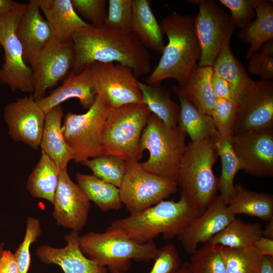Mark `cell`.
Here are the masks:
<instances>
[{
	"mask_svg": "<svg viewBox=\"0 0 273 273\" xmlns=\"http://www.w3.org/2000/svg\"><path fill=\"white\" fill-rule=\"evenodd\" d=\"M72 40L75 50L72 71L75 74L95 62L126 65L137 78L151 71L150 53L130 30L90 24L75 33Z\"/></svg>",
	"mask_w": 273,
	"mask_h": 273,
	"instance_id": "cell-1",
	"label": "cell"
},
{
	"mask_svg": "<svg viewBox=\"0 0 273 273\" xmlns=\"http://www.w3.org/2000/svg\"><path fill=\"white\" fill-rule=\"evenodd\" d=\"M160 26L168 41L147 82L160 83L164 79L172 78L181 84L201 56L196 17L173 12L162 19Z\"/></svg>",
	"mask_w": 273,
	"mask_h": 273,
	"instance_id": "cell-2",
	"label": "cell"
},
{
	"mask_svg": "<svg viewBox=\"0 0 273 273\" xmlns=\"http://www.w3.org/2000/svg\"><path fill=\"white\" fill-rule=\"evenodd\" d=\"M217 138L191 141L186 145L175 177L180 196L201 212L217 196L218 178L212 171L218 156Z\"/></svg>",
	"mask_w": 273,
	"mask_h": 273,
	"instance_id": "cell-3",
	"label": "cell"
},
{
	"mask_svg": "<svg viewBox=\"0 0 273 273\" xmlns=\"http://www.w3.org/2000/svg\"><path fill=\"white\" fill-rule=\"evenodd\" d=\"M202 213L180 196L177 201L164 200L139 212L116 219L109 226L120 229L136 243L145 244L160 234L166 240L178 237Z\"/></svg>",
	"mask_w": 273,
	"mask_h": 273,
	"instance_id": "cell-4",
	"label": "cell"
},
{
	"mask_svg": "<svg viewBox=\"0 0 273 273\" xmlns=\"http://www.w3.org/2000/svg\"><path fill=\"white\" fill-rule=\"evenodd\" d=\"M79 241L84 254L107 267L111 273L126 272L131 267V260H154L158 251L153 241L138 243L120 229L110 226L104 233L90 232L79 236Z\"/></svg>",
	"mask_w": 273,
	"mask_h": 273,
	"instance_id": "cell-5",
	"label": "cell"
},
{
	"mask_svg": "<svg viewBox=\"0 0 273 273\" xmlns=\"http://www.w3.org/2000/svg\"><path fill=\"white\" fill-rule=\"evenodd\" d=\"M151 114L144 104L111 108L104 127L102 154L113 155L125 162H139L143 155L141 136Z\"/></svg>",
	"mask_w": 273,
	"mask_h": 273,
	"instance_id": "cell-6",
	"label": "cell"
},
{
	"mask_svg": "<svg viewBox=\"0 0 273 273\" xmlns=\"http://www.w3.org/2000/svg\"><path fill=\"white\" fill-rule=\"evenodd\" d=\"M187 134L177 125L167 126L151 113L140 139V147L149 152V159L140 163L144 169L157 175L175 177L185 148Z\"/></svg>",
	"mask_w": 273,
	"mask_h": 273,
	"instance_id": "cell-7",
	"label": "cell"
},
{
	"mask_svg": "<svg viewBox=\"0 0 273 273\" xmlns=\"http://www.w3.org/2000/svg\"><path fill=\"white\" fill-rule=\"evenodd\" d=\"M111 109L97 96L85 113L69 112L65 115L62 130L75 163L102 155L103 132Z\"/></svg>",
	"mask_w": 273,
	"mask_h": 273,
	"instance_id": "cell-8",
	"label": "cell"
},
{
	"mask_svg": "<svg viewBox=\"0 0 273 273\" xmlns=\"http://www.w3.org/2000/svg\"><path fill=\"white\" fill-rule=\"evenodd\" d=\"M27 4L20 3L12 11L0 17V44L4 52V63L0 68V83L12 91L33 93L34 80L31 67L24 59L23 49L16 29Z\"/></svg>",
	"mask_w": 273,
	"mask_h": 273,
	"instance_id": "cell-9",
	"label": "cell"
},
{
	"mask_svg": "<svg viewBox=\"0 0 273 273\" xmlns=\"http://www.w3.org/2000/svg\"><path fill=\"white\" fill-rule=\"evenodd\" d=\"M175 177L157 175L143 169L137 161L126 162L120 197L130 214L143 211L164 200L177 191Z\"/></svg>",
	"mask_w": 273,
	"mask_h": 273,
	"instance_id": "cell-10",
	"label": "cell"
},
{
	"mask_svg": "<svg viewBox=\"0 0 273 273\" xmlns=\"http://www.w3.org/2000/svg\"><path fill=\"white\" fill-rule=\"evenodd\" d=\"M97 96L111 108L144 104L132 69L120 63L95 62L89 66Z\"/></svg>",
	"mask_w": 273,
	"mask_h": 273,
	"instance_id": "cell-11",
	"label": "cell"
},
{
	"mask_svg": "<svg viewBox=\"0 0 273 273\" xmlns=\"http://www.w3.org/2000/svg\"><path fill=\"white\" fill-rule=\"evenodd\" d=\"M198 5L196 27L201 47L198 65L212 66L225 41L231 39L235 25L230 16L212 0L188 1Z\"/></svg>",
	"mask_w": 273,
	"mask_h": 273,
	"instance_id": "cell-12",
	"label": "cell"
},
{
	"mask_svg": "<svg viewBox=\"0 0 273 273\" xmlns=\"http://www.w3.org/2000/svg\"><path fill=\"white\" fill-rule=\"evenodd\" d=\"M271 128H273V81L251 79L236 104L233 134Z\"/></svg>",
	"mask_w": 273,
	"mask_h": 273,
	"instance_id": "cell-13",
	"label": "cell"
},
{
	"mask_svg": "<svg viewBox=\"0 0 273 273\" xmlns=\"http://www.w3.org/2000/svg\"><path fill=\"white\" fill-rule=\"evenodd\" d=\"M230 142L240 170L254 176H273V128L234 134Z\"/></svg>",
	"mask_w": 273,
	"mask_h": 273,
	"instance_id": "cell-14",
	"label": "cell"
},
{
	"mask_svg": "<svg viewBox=\"0 0 273 273\" xmlns=\"http://www.w3.org/2000/svg\"><path fill=\"white\" fill-rule=\"evenodd\" d=\"M75 61L72 40L59 41L54 37L47 44L31 67L34 75L35 100L45 97L47 90L68 75Z\"/></svg>",
	"mask_w": 273,
	"mask_h": 273,
	"instance_id": "cell-15",
	"label": "cell"
},
{
	"mask_svg": "<svg viewBox=\"0 0 273 273\" xmlns=\"http://www.w3.org/2000/svg\"><path fill=\"white\" fill-rule=\"evenodd\" d=\"M46 114L33 95L17 99L4 108V117L13 141L33 149L40 146Z\"/></svg>",
	"mask_w": 273,
	"mask_h": 273,
	"instance_id": "cell-16",
	"label": "cell"
},
{
	"mask_svg": "<svg viewBox=\"0 0 273 273\" xmlns=\"http://www.w3.org/2000/svg\"><path fill=\"white\" fill-rule=\"evenodd\" d=\"M53 204V216L58 225L75 232L81 231L87 221L90 203L71 179L67 168L61 170Z\"/></svg>",
	"mask_w": 273,
	"mask_h": 273,
	"instance_id": "cell-17",
	"label": "cell"
},
{
	"mask_svg": "<svg viewBox=\"0 0 273 273\" xmlns=\"http://www.w3.org/2000/svg\"><path fill=\"white\" fill-rule=\"evenodd\" d=\"M231 213L220 195L194 219L177 237L185 251L192 254L200 243H207L236 217Z\"/></svg>",
	"mask_w": 273,
	"mask_h": 273,
	"instance_id": "cell-18",
	"label": "cell"
},
{
	"mask_svg": "<svg viewBox=\"0 0 273 273\" xmlns=\"http://www.w3.org/2000/svg\"><path fill=\"white\" fill-rule=\"evenodd\" d=\"M79 233L71 231L64 236L66 245L57 248L44 244L37 248L35 254L46 264H56L64 273H107V267L98 264L82 252Z\"/></svg>",
	"mask_w": 273,
	"mask_h": 273,
	"instance_id": "cell-19",
	"label": "cell"
},
{
	"mask_svg": "<svg viewBox=\"0 0 273 273\" xmlns=\"http://www.w3.org/2000/svg\"><path fill=\"white\" fill-rule=\"evenodd\" d=\"M16 33L23 47L24 61L31 68L41 51L54 37L52 29L42 17L35 0L27 3Z\"/></svg>",
	"mask_w": 273,
	"mask_h": 273,
	"instance_id": "cell-20",
	"label": "cell"
},
{
	"mask_svg": "<svg viewBox=\"0 0 273 273\" xmlns=\"http://www.w3.org/2000/svg\"><path fill=\"white\" fill-rule=\"evenodd\" d=\"M97 96L89 66L78 74L71 71L61 85L43 98L35 100L45 114L54 107L72 98H77L85 109H88Z\"/></svg>",
	"mask_w": 273,
	"mask_h": 273,
	"instance_id": "cell-21",
	"label": "cell"
},
{
	"mask_svg": "<svg viewBox=\"0 0 273 273\" xmlns=\"http://www.w3.org/2000/svg\"><path fill=\"white\" fill-rule=\"evenodd\" d=\"M49 24L54 37L59 41L72 40L80 29L90 25L74 10L71 0H35Z\"/></svg>",
	"mask_w": 273,
	"mask_h": 273,
	"instance_id": "cell-22",
	"label": "cell"
},
{
	"mask_svg": "<svg viewBox=\"0 0 273 273\" xmlns=\"http://www.w3.org/2000/svg\"><path fill=\"white\" fill-rule=\"evenodd\" d=\"M213 73L212 66H201L196 63L185 81L173 87V91L201 113L211 116L216 100L211 84Z\"/></svg>",
	"mask_w": 273,
	"mask_h": 273,
	"instance_id": "cell-23",
	"label": "cell"
},
{
	"mask_svg": "<svg viewBox=\"0 0 273 273\" xmlns=\"http://www.w3.org/2000/svg\"><path fill=\"white\" fill-rule=\"evenodd\" d=\"M63 108L58 105L46 113L40 147L61 169L66 168L73 160L72 152L62 130Z\"/></svg>",
	"mask_w": 273,
	"mask_h": 273,
	"instance_id": "cell-24",
	"label": "cell"
},
{
	"mask_svg": "<svg viewBox=\"0 0 273 273\" xmlns=\"http://www.w3.org/2000/svg\"><path fill=\"white\" fill-rule=\"evenodd\" d=\"M130 30L147 49L162 53L165 43L150 0H133Z\"/></svg>",
	"mask_w": 273,
	"mask_h": 273,
	"instance_id": "cell-25",
	"label": "cell"
},
{
	"mask_svg": "<svg viewBox=\"0 0 273 273\" xmlns=\"http://www.w3.org/2000/svg\"><path fill=\"white\" fill-rule=\"evenodd\" d=\"M256 18L241 29L239 37L250 44L246 59L259 50L265 42L273 39V1L258 0L255 9Z\"/></svg>",
	"mask_w": 273,
	"mask_h": 273,
	"instance_id": "cell-26",
	"label": "cell"
},
{
	"mask_svg": "<svg viewBox=\"0 0 273 273\" xmlns=\"http://www.w3.org/2000/svg\"><path fill=\"white\" fill-rule=\"evenodd\" d=\"M227 206L229 211L235 215L245 214L267 222L273 219L272 195L250 191L239 183L235 185Z\"/></svg>",
	"mask_w": 273,
	"mask_h": 273,
	"instance_id": "cell-27",
	"label": "cell"
},
{
	"mask_svg": "<svg viewBox=\"0 0 273 273\" xmlns=\"http://www.w3.org/2000/svg\"><path fill=\"white\" fill-rule=\"evenodd\" d=\"M230 41V39H228L225 41L212 67L214 73L229 83L233 100L236 104L251 79L241 62L233 55Z\"/></svg>",
	"mask_w": 273,
	"mask_h": 273,
	"instance_id": "cell-28",
	"label": "cell"
},
{
	"mask_svg": "<svg viewBox=\"0 0 273 273\" xmlns=\"http://www.w3.org/2000/svg\"><path fill=\"white\" fill-rule=\"evenodd\" d=\"M61 172L53 160L41 151L40 158L26 184L29 193L34 198L43 199L53 204Z\"/></svg>",
	"mask_w": 273,
	"mask_h": 273,
	"instance_id": "cell-29",
	"label": "cell"
},
{
	"mask_svg": "<svg viewBox=\"0 0 273 273\" xmlns=\"http://www.w3.org/2000/svg\"><path fill=\"white\" fill-rule=\"evenodd\" d=\"M138 84L145 104L151 113L169 127L177 125L180 106L171 98L170 92L160 83L149 84L138 80Z\"/></svg>",
	"mask_w": 273,
	"mask_h": 273,
	"instance_id": "cell-30",
	"label": "cell"
},
{
	"mask_svg": "<svg viewBox=\"0 0 273 273\" xmlns=\"http://www.w3.org/2000/svg\"><path fill=\"white\" fill-rule=\"evenodd\" d=\"M77 185L86 198L102 211L120 209L122 205L119 188L106 182L93 174L77 173Z\"/></svg>",
	"mask_w": 273,
	"mask_h": 273,
	"instance_id": "cell-31",
	"label": "cell"
},
{
	"mask_svg": "<svg viewBox=\"0 0 273 273\" xmlns=\"http://www.w3.org/2000/svg\"><path fill=\"white\" fill-rule=\"evenodd\" d=\"M178 97L180 111L177 125L189 135L191 141L217 137L219 134L211 116L201 113L186 98Z\"/></svg>",
	"mask_w": 273,
	"mask_h": 273,
	"instance_id": "cell-32",
	"label": "cell"
},
{
	"mask_svg": "<svg viewBox=\"0 0 273 273\" xmlns=\"http://www.w3.org/2000/svg\"><path fill=\"white\" fill-rule=\"evenodd\" d=\"M262 231L259 222L246 223L236 217L208 243L232 248H247L253 247L255 242L262 237Z\"/></svg>",
	"mask_w": 273,
	"mask_h": 273,
	"instance_id": "cell-33",
	"label": "cell"
},
{
	"mask_svg": "<svg viewBox=\"0 0 273 273\" xmlns=\"http://www.w3.org/2000/svg\"><path fill=\"white\" fill-rule=\"evenodd\" d=\"M218 156L221 159V172L218 178L220 196L228 204L235 189L234 179L240 170V163L232 148L230 139L218 135L215 141Z\"/></svg>",
	"mask_w": 273,
	"mask_h": 273,
	"instance_id": "cell-34",
	"label": "cell"
},
{
	"mask_svg": "<svg viewBox=\"0 0 273 273\" xmlns=\"http://www.w3.org/2000/svg\"><path fill=\"white\" fill-rule=\"evenodd\" d=\"M221 252L226 273H259L263 256L254 246L244 249L221 246Z\"/></svg>",
	"mask_w": 273,
	"mask_h": 273,
	"instance_id": "cell-35",
	"label": "cell"
},
{
	"mask_svg": "<svg viewBox=\"0 0 273 273\" xmlns=\"http://www.w3.org/2000/svg\"><path fill=\"white\" fill-rule=\"evenodd\" d=\"M81 164L90 169L95 176L118 188L126 171V162L110 155L102 154Z\"/></svg>",
	"mask_w": 273,
	"mask_h": 273,
	"instance_id": "cell-36",
	"label": "cell"
},
{
	"mask_svg": "<svg viewBox=\"0 0 273 273\" xmlns=\"http://www.w3.org/2000/svg\"><path fill=\"white\" fill-rule=\"evenodd\" d=\"M192 273H226L221 246L206 243L192 254Z\"/></svg>",
	"mask_w": 273,
	"mask_h": 273,
	"instance_id": "cell-37",
	"label": "cell"
},
{
	"mask_svg": "<svg viewBox=\"0 0 273 273\" xmlns=\"http://www.w3.org/2000/svg\"><path fill=\"white\" fill-rule=\"evenodd\" d=\"M236 104L232 100L217 98L211 116L219 135L230 139L233 134Z\"/></svg>",
	"mask_w": 273,
	"mask_h": 273,
	"instance_id": "cell-38",
	"label": "cell"
},
{
	"mask_svg": "<svg viewBox=\"0 0 273 273\" xmlns=\"http://www.w3.org/2000/svg\"><path fill=\"white\" fill-rule=\"evenodd\" d=\"M41 232L39 220L29 217L26 222L23 240L14 254L17 260L19 273H28L31 261V245L36 242Z\"/></svg>",
	"mask_w": 273,
	"mask_h": 273,
	"instance_id": "cell-39",
	"label": "cell"
},
{
	"mask_svg": "<svg viewBox=\"0 0 273 273\" xmlns=\"http://www.w3.org/2000/svg\"><path fill=\"white\" fill-rule=\"evenodd\" d=\"M107 16L104 25L109 27L130 30L133 0H109Z\"/></svg>",
	"mask_w": 273,
	"mask_h": 273,
	"instance_id": "cell-40",
	"label": "cell"
},
{
	"mask_svg": "<svg viewBox=\"0 0 273 273\" xmlns=\"http://www.w3.org/2000/svg\"><path fill=\"white\" fill-rule=\"evenodd\" d=\"M73 7L79 15L94 26L104 25L107 16L106 0H71Z\"/></svg>",
	"mask_w": 273,
	"mask_h": 273,
	"instance_id": "cell-41",
	"label": "cell"
},
{
	"mask_svg": "<svg viewBox=\"0 0 273 273\" xmlns=\"http://www.w3.org/2000/svg\"><path fill=\"white\" fill-rule=\"evenodd\" d=\"M219 2L230 10L235 26L242 29L256 16L255 9L258 0H220Z\"/></svg>",
	"mask_w": 273,
	"mask_h": 273,
	"instance_id": "cell-42",
	"label": "cell"
},
{
	"mask_svg": "<svg viewBox=\"0 0 273 273\" xmlns=\"http://www.w3.org/2000/svg\"><path fill=\"white\" fill-rule=\"evenodd\" d=\"M154 260L149 273H175L181 265L178 251L172 243L158 248Z\"/></svg>",
	"mask_w": 273,
	"mask_h": 273,
	"instance_id": "cell-43",
	"label": "cell"
},
{
	"mask_svg": "<svg viewBox=\"0 0 273 273\" xmlns=\"http://www.w3.org/2000/svg\"><path fill=\"white\" fill-rule=\"evenodd\" d=\"M249 59L248 70L249 73L259 76L262 80H272L273 57L255 53Z\"/></svg>",
	"mask_w": 273,
	"mask_h": 273,
	"instance_id": "cell-44",
	"label": "cell"
},
{
	"mask_svg": "<svg viewBox=\"0 0 273 273\" xmlns=\"http://www.w3.org/2000/svg\"><path fill=\"white\" fill-rule=\"evenodd\" d=\"M211 84L216 99L233 101L230 85L226 80L213 73Z\"/></svg>",
	"mask_w": 273,
	"mask_h": 273,
	"instance_id": "cell-45",
	"label": "cell"
},
{
	"mask_svg": "<svg viewBox=\"0 0 273 273\" xmlns=\"http://www.w3.org/2000/svg\"><path fill=\"white\" fill-rule=\"evenodd\" d=\"M0 273H19L16 259L10 250L3 251L0 259Z\"/></svg>",
	"mask_w": 273,
	"mask_h": 273,
	"instance_id": "cell-46",
	"label": "cell"
},
{
	"mask_svg": "<svg viewBox=\"0 0 273 273\" xmlns=\"http://www.w3.org/2000/svg\"><path fill=\"white\" fill-rule=\"evenodd\" d=\"M253 246L262 256L273 257V239L261 237L255 242Z\"/></svg>",
	"mask_w": 273,
	"mask_h": 273,
	"instance_id": "cell-47",
	"label": "cell"
},
{
	"mask_svg": "<svg viewBox=\"0 0 273 273\" xmlns=\"http://www.w3.org/2000/svg\"><path fill=\"white\" fill-rule=\"evenodd\" d=\"M20 3L12 0H0V17L17 8Z\"/></svg>",
	"mask_w": 273,
	"mask_h": 273,
	"instance_id": "cell-48",
	"label": "cell"
},
{
	"mask_svg": "<svg viewBox=\"0 0 273 273\" xmlns=\"http://www.w3.org/2000/svg\"><path fill=\"white\" fill-rule=\"evenodd\" d=\"M259 273H273V257L263 256Z\"/></svg>",
	"mask_w": 273,
	"mask_h": 273,
	"instance_id": "cell-49",
	"label": "cell"
},
{
	"mask_svg": "<svg viewBox=\"0 0 273 273\" xmlns=\"http://www.w3.org/2000/svg\"><path fill=\"white\" fill-rule=\"evenodd\" d=\"M260 53L267 57H273V39L265 42L260 47Z\"/></svg>",
	"mask_w": 273,
	"mask_h": 273,
	"instance_id": "cell-50",
	"label": "cell"
},
{
	"mask_svg": "<svg viewBox=\"0 0 273 273\" xmlns=\"http://www.w3.org/2000/svg\"><path fill=\"white\" fill-rule=\"evenodd\" d=\"M262 237L273 239V219L267 221L265 227L263 229Z\"/></svg>",
	"mask_w": 273,
	"mask_h": 273,
	"instance_id": "cell-51",
	"label": "cell"
},
{
	"mask_svg": "<svg viewBox=\"0 0 273 273\" xmlns=\"http://www.w3.org/2000/svg\"><path fill=\"white\" fill-rule=\"evenodd\" d=\"M175 273H192L190 263H183Z\"/></svg>",
	"mask_w": 273,
	"mask_h": 273,
	"instance_id": "cell-52",
	"label": "cell"
},
{
	"mask_svg": "<svg viewBox=\"0 0 273 273\" xmlns=\"http://www.w3.org/2000/svg\"><path fill=\"white\" fill-rule=\"evenodd\" d=\"M4 244H5L4 243H0V259H1L2 253H3V251L4 250Z\"/></svg>",
	"mask_w": 273,
	"mask_h": 273,
	"instance_id": "cell-53",
	"label": "cell"
},
{
	"mask_svg": "<svg viewBox=\"0 0 273 273\" xmlns=\"http://www.w3.org/2000/svg\"><path fill=\"white\" fill-rule=\"evenodd\" d=\"M122 273H126V272H122Z\"/></svg>",
	"mask_w": 273,
	"mask_h": 273,
	"instance_id": "cell-54",
	"label": "cell"
}]
</instances>
